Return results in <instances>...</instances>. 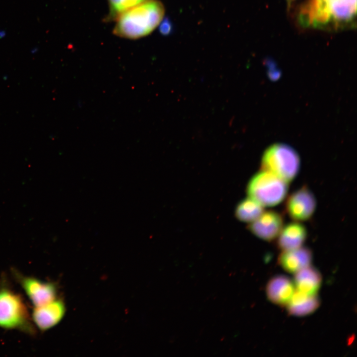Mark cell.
<instances>
[{
  "label": "cell",
  "instance_id": "1",
  "mask_svg": "<svg viewBox=\"0 0 357 357\" xmlns=\"http://www.w3.org/2000/svg\"><path fill=\"white\" fill-rule=\"evenodd\" d=\"M296 18L302 28L339 31L356 28L357 0H305Z\"/></svg>",
  "mask_w": 357,
  "mask_h": 357
},
{
  "label": "cell",
  "instance_id": "2",
  "mask_svg": "<svg viewBox=\"0 0 357 357\" xmlns=\"http://www.w3.org/2000/svg\"><path fill=\"white\" fill-rule=\"evenodd\" d=\"M165 7L158 0H151L121 14L115 21L113 32L119 37L137 39L149 35L160 24Z\"/></svg>",
  "mask_w": 357,
  "mask_h": 357
},
{
  "label": "cell",
  "instance_id": "3",
  "mask_svg": "<svg viewBox=\"0 0 357 357\" xmlns=\"http://www.w3.org/2000/svg\"><path fill=\"white\" fill-rule=\"evenodd\" d=\"M0 328L18 330L30 335L36 333L23 298L4 283L0 287Z\"/></svg>",
  "mask_w": 357,
  "mask_h": 357
},
{
  "label": "cell",
  "instance_id": "4",
  "mask_svg": "<svg viewBox=\"0 0 357 357\" xmlns=\"http://www.w3.org/2000/svg\"><path fill=\"white\" fill-rule=\"evenodd\" d=\"M299 168L300 158L298 153L285 144L271 145L262 157L261 170L270 172L287 182L297 176Z\"/></svg>",
  "mask_w": 357,
  "mask_h": 357
},
{
  "label": "cell",
  "instance_id": "5",
  "mask_svg": "<svg viewBox=\"0 0 357 357\" xmlns=\"http://www.w3.org/2000/svg\"><path fill=\"white\" fill-rule=\"evenodd\" d=\"M288 191L287 182L263 170L251 178L246 188L249 197L263 207L278 204L285 199Z\"/></svg>",
  "mask_w": 357,
  "mask_h": 357
},
{
  "label": "cell",
  "instance_id": "6",
  "mask_svg": "<svg viewBox=\"0 0 357 357\" xmlns=\"http://www.w3.org/2000/svg\"><path fill=\"white\" fill-rule=\"evenodd\" d=\"M13 274L34 307L46 304L57 298L58 288L55 283L26 276L16 270Z\"/></svg>",
  "mask_w": 357,
  "mask_h": 357
},
{
  "label": "cell",
  "instance_id": "7",
  "mask_svg": "<svg viewBox=\"0 0 357 357\" xmlns=\"http://www.w3.org/2000/svg\"><path fill=\"white\" fill-rule=\"evenodd\" d=\"M316 206V201L313 194L306 186H303L288 197L285 208L292 219L300 222L310 218Z\"/></svg>",
  "mask_w": 357,
  "mask_h": 357
},
{
  "label": "cell",
  "instance_id": "8",
  "mask_svg": "<svg viewBox=\"0 0 357 357\" xmlns=\"http://www.w3.org/2000/svg\"><path fill=\"white\" fill-rule=\"evenodd\" d=\"M65 312L62 300L56 299L46 304L34 307L31 315L34 325L42 332L47 331L57 325Z\"/></svg>",
  "mask_w": 357,
  "mask_h": 357
},
{
  "label": "cell",
  "instance_id": "9",
  "mask_svg": "<svg viewBox=\"0 0 357 357\" xmlns=\"http://www.w3.org/2000/svg\"><path fill=\"white\" fill-rule=\"evenodd\" d=\"M283 217L275 211L263 212L248 226L250 232L258 238L267 241L276 238L283 227Z\"/></svg>",
  "mask_w": 357,
  "mask_h": 357
},
{
  "label": "cell",
  "instance_id": "10",
  "mask_svg": "<svg viewBox=\"0 0 357 357\" xmlns=\"http://www.w3.org/2000/svg\"><path fill=\"white\" fill-rule=\"evenodd\" d=\"M295 292L294 282L284 275H278L271 279L266 288V295L269 300L282 306L288 304Z\"/></svg>",
  "mask_w": 357,
  "mask_h": 357
},
{
  "label": "cell",
  "instance_id": "11",
  "mask_svg": "<svg viewBox=\"0 0 357 357\" xmlns=\"http://www.w3.org/2000/svg\"><path fill=\"white\" fill-rule=\"evenodd\" d=\"M312 259L311 250L301 246L294 249L283 251L279 256L278 263L286 271L295 274L309 266Z\"/></svg>",
  "mask_w": 357,
  "mask_h": 357
},
{
  "label": "cell",
  "instance_id": "12",
  "mask_svg": "<svg viewBox=\"0 0 357 357\" xmlns=\"http://www.w3.org/2000/svg\"><path fill=\"white\" fill-rule=\"evenodd\" d=\"M307 236L305 227L299 222H292L283 227L277 237V245L283 251L302 246Z\"/></svg>",
  "mask_w": 357,
  "mask_h": 357
},
{
  "label": "cell",
  "instance_id": "13",
  "mask_svg": "<svg viewBox=\"0 0 357 357\" xmlns=\"http://www.w3.org/2000/svg\"><path fill=\"white\" fill-rule=\"evenodd\" d=\"M321 282L320 272L309 265L295 273L293 282L297 291L311 296L316 295Z\"/></svg>",
  "mask_w": 357,
  "mask_h": 357
},
{
  "label": "cell",
  "instance_id": "14",
  "mask_svg": "<svg viewBox=\"0 0 357 357\" xmlns=\"http://www.w3.org/2000/svg\"><path fill=\"white\" fill-rule=\"evenodd\" d=\"M320 305V300L316 295L307 296L298 291L294 293L287 306L291 315L303 316L315 311Z\"/></svg>",
  "mask_w": 357,
  "mask_h": 357
},
{
  "label": "cell",
  "instance_id": "15",
  "mask_svg": "<svg viewBox=\"0 0 357 357\" xmlns=\"http://www.w3.org/2000/svg\"><path fill=\"white\" fill-rule=\"evenodd\" d=\"M264 212L262 206L250 198L242 200L236 209V216L241 221L251 223Z\"/></svg>",
  "mask_w": 357,
  "mask_h": 357
},
{
  "label": "cell",
  "instance_id": "16",
  "mask_svg": "<svg viewBox=\"0 0 357 357\" xmlns=\"http://www.w3.org/2000/svg\"><path fill=\"white\" fill-rule=\"evenodd\" d=\"M151 0H108L109 12L104 21H115L124 12Z\"/></svg>",
  "mask_w": 357,
  "mask_h": 357
},
{
  "label": "cell",
  "instance_id": "17",
  "mask_svg": "<svg viewBox=\"0 0 357 357\" xmlns=\"http://www.w3.org/2000/svg\"><path fill=\"white\" fill-rule=\"evenodd\" d=\"M161 24L160 27V32L163 34H167L170 32L171 30V24L168 20H165L162 23L161 22Z\"/></svg>",
  "mask_w": 357,
  "mask_h": 357
},
{
  "label": "cell",
  "instance_id": "18",
  "mask_svg": "<svg viewBox=\"0 0 357 357\" xmlns=\"http://www.w3.org/2000/svg\"><path fill=\"white\" fill-rule=\"evenodd\" d=\"M287 2L288 7H290L292 3L296 0H285Z\"/></svg>",
  "mask_w": 357,
  "mask_h": 357
},
{
  "label": "cell",
  "instance_id": "19",
  "mask_svg": "<svg viewBox=\"0 0 357 357\" xmlns=\"http://www.w3.org/2000/svg\"><path fill=\"white\" fill-rule=\"evenodd\" d=\"M4 36V32L3 31H2V32L0 31V37H1V36L3 37Z\"/></svg>",
  "mask_w": 357,
  "mask_h": 357
}]
</instances>
